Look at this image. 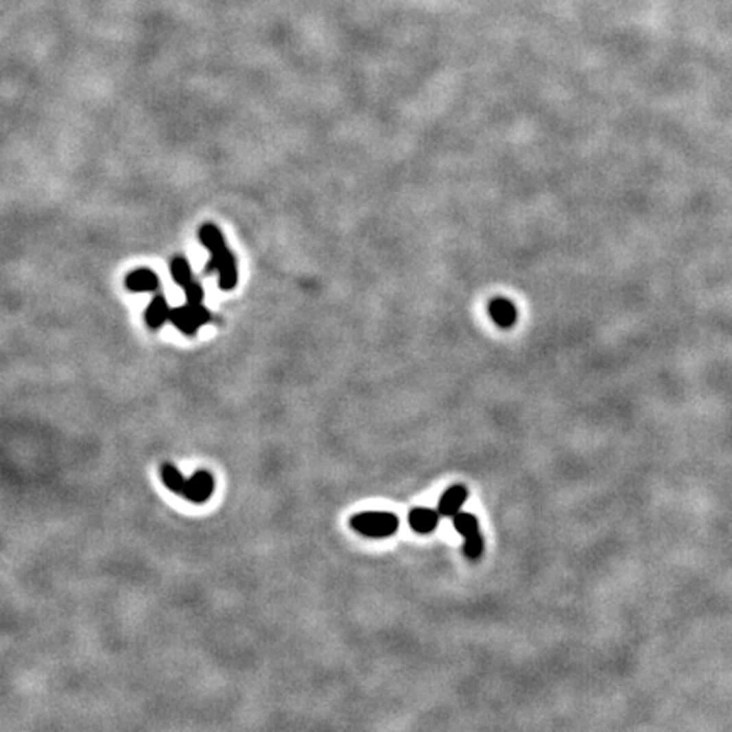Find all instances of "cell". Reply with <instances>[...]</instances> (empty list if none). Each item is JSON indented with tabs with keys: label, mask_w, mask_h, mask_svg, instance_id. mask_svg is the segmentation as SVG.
I'll return each mask as SVG.
<instances>
[{
	"label": "cell",
	"mask_w": 732,
	"mask_h": 732,
	"mask_svg": "<svg viewBox=\"0 0 732 732\" xmlns=\"http://www.w3.org/2000/svg\"><path fill=\"white\" fill-rule=\"evenodd\" d=\"M198 237H200L202 244L211 253L207 272L217 273L219 287L222 290H233L237 283L236 259H234L233 253L227 250L222 233L214 224H204L198 231Z\"/></svg>",
	"instance_id": "obj_1"
},
{
	"label": "cell",
	"mask_w": 732,
	"mask_h": 732,
	"mask_svg": "<svg viewBox=\"0 0 732 732\" xmlns=\"http://www.w3.org/2000/svg\"><path fill=\"white\" fill-rule=\"evenodd\" d=\"M349 524L358 534L371 537V539H385L399 531L400 521L399 515L394 512L366 510L353 515Z\"/></svg>",
	"instance_id": "obj_2"
},
{
	"label": "cell",
	"mask_w": 732,
	"mask_h": 732,
	"mask_svg": "<svg viewBox=\"0 0 732 732\" xmlns=\"http://www.w3.org/2000/svg\"><path fill=\"white\" fill-rule=\"evenodd\" d=\"M453 526L456 529L458 534L464 537L463 544V553L464 556L470 561H477L482 558L483 550H485V543H483V536L480 532V524L477 515H473L471 512H463L456 514L453 517Z\"/></svg>",
	"instance_id": "obj_3"
},
{
	"label": "cell",
	"mask_w": 732,
	"mask_h": 732,
	"mask_svg": "<svg viewBox=\"0 0 732 732\" xmlns=\"http://www.w3.org/2000/svg\"><path fill=\"white\" fill-rule=\"evenodd\" d=\"M169 320L182 334L193 336L198 327L211 320V312L204 307V304H185L182 307L172 309Z\"/></svg>",
	"instance_id": "obj_4"
},
{
	"label": "cell",
	"mask_w": 732,
	"mask_h": 732,
	"mask_svg": "<svg viewBox=\"0 0 732 732\" xmlns=\"http://www.w3.org/2000/svg\"><path fill=\"white\" fill-rule=\"evenodd\" d=\"M212 493H214V478H212V475L207 470H197L192 477L187 480L183 497L192 504H204L211 499Z\"/></svg>",
	"instance_id": "obj_5"
},
{
	"label": "cell",
	"mask_w": 732,
	"mask_h": 732,
	"mask_svg": "<svg viewBox=\"0 0 732 732\" xmlns=\"http://www.w3.org/2000/svg\"><path fill=\"white\" fill-rule=\"evenodd\" d=\"M467 500H468L467 485L456 483V485L449 486V488L442 493L441 499H439V504H438L439 514H441V517L453 519L454 515L460 514L461 508H463L464 504H467Z\"/></svg>",
	"instance_id": "obj_6"
},
{
	"label": "cell",
	"mask_w": 732,
	"mask_h": 732,
	"mask_svg": "<svg viewBox=\"0 0 732 732\" xmlns=\"http://www.w3.org/2000/svg\"><path fill=\"white\" fill-rule=\"evenodd\" d=\"M441 514L429 507H416L409 514V526L417 534H431L438 529Z\"/></svg>",
	"instance_id": "obj_7"
},
{
	"label": "cell",
	"mask_w": 732,
	"mask_h": 732,
	"mask_svg": "<svg viewBox=\"0 0 732 732\" xmlns=\"http://www.w3.org/2000/svg\"><path fill=\"white\" fill-rule=\"evenodd\" d=\"M488 314L493 322L502 329H510L517 322V307L506 297H495L488 305Z\"/></svg>",
	"instance_id": "obj_8"
},
{
	"label": "cell",
	"mask_w": 732,
	"mask_h": 732,
	"mask_svg": "<svg viewBox=\"0 0 732 732\" xmlns=\"http://www.w3.org/2000/svg\"><path fill=\"white\" fill-rule=\"evenodd\" d=\"M169 314H172V309H169L167 298L163 295H156L146 307L144 319L151 329H158L160 326H163V322L169 320Z\"/></svg>",
	"instance_id": "obj_9"
},
{
	"label": "cell",
	"mask_w": 732,
	"mask_h": 732,
	"mask_svg": "<svg viewBox=\"0 0 732 732\" xmlns=\"http://www.w3.org/2000/svg\"><path fill=\"white\" fill-rule=\"evenodd\" d=\"M126 287L131 292H153L158 288V276L151 270L139 268L136 272H131L126 279Z\"/></svg>",
	"instance_id": "obj_10"
},
{
	"label": "cell",
	"mask_w": 732,
	"mask_h": 732,
	"mask_svg": "<svg viewBox=\"0 0 732 732\" xmlns=\"http://www.w3.org/2000/svg\"><path fill=\"white\" fill-rule=\"evenodd\" d=\"M160 477L161 480H163V483L167 485V488L169 490V492L183 495L185 486H187V480L183 478L182 471H180L178 468L173 467V464H169V463H165L163 467L160 468Z\"/></svg>",
	"instance_id": "obj_11"
},
{
	"label": "cell",
	"mask_w": 732,
	"mask_h": 732,
	"mask_svg": "<svg viewBox=\"0 0 732 732\" xmlns=\"http://www.w3.org/2000/svg\"><path fill=\"white\" fill-rule=\"evenodd\" d=\"M169 272H172V279L175 280V282L178 283L182 288H185L187 285H190L193 282L192 268H190L189 261H187L183 256H176V258H173L172 266H169Z\"/></svg>",
	"instance_id": "obj_12"
},
{
	"label": "cell",
	"mask_w": 732,
	"mask_h": 732,
	"mask_svg": "<svg viewBox=\"0 0 732 732\" xmlns=\"http://www.w3.org/2000/svg\"><path fill=\"white\" fill-rule=\"evenodd\" d=\"M187 297V304H204V288L197 282H192L183 288Z\"/></svg>",
	"instance_id": "obj_13"
}]
</instances>
